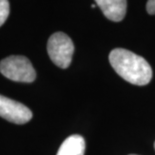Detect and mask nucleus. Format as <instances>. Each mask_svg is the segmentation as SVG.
<instances>
[{"label":"nucleus","mask_w":155,"mask_h":155,"mask_svg":"<svg viewBox=\"0 0 155 155\" xmlns=\"http://www.w3.org/2000/svg\"><path fill=\"white\" fill-rule=\"evenodd\" d=\"M109 62L116 73L131 84L143 86L152 78V69L143 57L123 48L113 49Z\"/></svg>","instance_id":"nucleus-1"},{"label":"nucleus","mask_w":155,"mask_h":155,"mask_svg":"<svg viewBox=\"0 0 155 155\" xmlns=\"http://www.w3.org/2000/svg\"><path fill=\"white\" fill-rule=\"evenodd\" d=\"M0 72L3 76L16 82L30 83L36 78V72L30 60L20 55L8 56L0 61Z\"/></svg>","instance_id":"nucleus-2"},{"label":"nucleus","mask_w":155,"mask_h":155,"mask_svg":"<svg viewBox=\"0 0 155 155\" xmlns=\"http://www.w3.org/2000/svg\"><path fill=\"white\" fill-rule=\"evenodd\" d=\"M47 52L52 62L60 68H68L74 53L71 38L63 32H56L48 39Z\"/></svg>","instance_id":"nucleus-3"},{"label":"nucleus","mask_w":155,"mask_h":155,"mask_svg":"<svg viewBox=\"0 0 155 155\" xmlns=\"http://www.w3.org/2000/svg\"><path fill=\"white\" fill-rule=\"evenodd\" d=\"M0 116L15 124H24L31 120L32 112L27 106L0 95Z\"/></svg>","instance_id":"nucleus-4"},{"label":"nucleus","mask_w":155,"mask_h":155,"mask_svg":"<svg viewBox=\"0 0 155 155\" xmlns=\"http://www.w3.org/2000/svg\"><path fill=\"white\" fill-rule=\"evenodd\" d=\"M95 2L109 20L119 22L125 17L127 9L126 0H95Z\"/></svg>","instance_id":"nucleus-5"},{"label":"nucleus","mask_w":155,"mask_h":155,"mask_svg":"<svg viewBox=\"0 0 155 155\" xmlns=\"http://www.w3.org/2000/svg\"><path fill=\"white\" fill-rule=\"evenodd\" d=\"M85 140L80 135H71L66 138L59 148L57 155H84Z\"/></svg>","instance_id":"nucleus-6"},{"label":"nucleus","mask_w":155,"mask_h":155,"mask_svg":"<svg viewBox=\"0 0 155 155\" xmlns=\"http://www.w3.org/2000/svg\"><path fill=\"white\" fill-rule=\"evenodd\" d=\"M10 7L8 0H0V26L4 24L6 19L8 18Z\"/></svg>","instance_id":"nucleus-7"},{"label":"nucleus","mask_w":155,"mask_h":155,"mask_svg":"<svg viewBox=\"0 0 155 155\" xmlns=\"http://www.w3.org/2000/svg\"><path fill=\"white\" fill-rule=\"evenodd\" d=\"M146 10L149 14H155V0H148L146 4Z\"/></svg>","instance_id":"nucleus-8"},{"label":"nucleus","mask_w":155,"mask_h":155,"mask_svg":"<svg viewBox=\"0 0 155 155\" xmlns=\"http://www.w3.org/2000/svg\"><path fill=\"white\" fill-rule=\"evenodd\" d=\"M96 7V4H92V8H95Z\"/></svg>","instance_id":"nucleus-9"},{"label":"nucleus","mask_w":155,"mask_h":155,"mask_svg":"<svg viewBox=\"0 0 155 155\" xmlns=\"http://www.w3.org/2000/svg\"><path fill=\"white\" fill-rule=\"evenodd\" d=\"M154 148H155V143H154Z\"/></svg>","instance_id":"nucleus-10"},{"label":"nucleus","mask_w":155,"mask_h":155,"mask_svg":"<svg viewBox=\"0 0 155 155\" xmlns=\"http://www.w3.org/2000/svg\"><path fill=\"white\" fill-rule=\"evenodd\" d=\"M132 155H134V154H132Z\"/></svg>","instance_id":"nucleus-11"}]
</instances>
